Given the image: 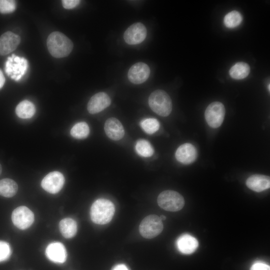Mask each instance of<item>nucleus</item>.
Instances as JSON below:
<instances>
[{"mask_svg":"<svg viewBox=\"0 0 270 270\" xmlns=\"http://www.w3.org/2000/svg\"><path fill=\"white\" fill-rule=\"evenodd\" d=\"M46 45L50 53L56 58L68 56L73 48L72 40L64 34L59 32H52L48 36Z\"/></svg>","mask_w":270,"mask_h":270,"instance_id":"nucleus-1","label":"nucleus"},{"mask_svg":"<svg viewBox=\"0 0 270 270\" xmlns=\"http://www.w3.org/2000/svg\"><path fill=\"white\" fill-rule=\"evenodd\" d=\"M114 211V204L111 201L105 198H99L91 206L90 218L96 224H104L112 220Z\"/></svg>","mask_w":270,"mask_h":270,"instance_id":"nucleus-2","label":"nucleus"},{"mask_svg":"<svg viewBox=\"0 0 270 270\" xmlns=\"http://www.w3.org/2000/svg\"><path fill=\"white\" fill-rule=\"evenodd\" d=\"M148 104L154 112L162 116H168L172 112L171 98L163 90L154 91L148 98Z\"/></svg>","mask_w":270,"mask_h":270,"instance_id":"nucleus-3","label":"nucleus"},{"mask_svg":"<svg viewBox=\"0 0 270 270\" xmlns=\"http://www.w3.org/2000/svg\"><path fill=\"white\" fill-rule=\"evenodd\" d=\"M158 204L162 209L169 212H177L184 205L183 196L178 192L172 190L162 192L158 197Z\"/></svg>","mask_w":270,"mask_h":270,"instance_id":"nucleus-4","label":"nucleus"},{"mask_svg":"<svg viewBox=\"0 0 270 270\" xmlns=\"http://www.w3.org/2000/svg\"><path fill=\"white\" fill-rule=\"evenodd\" d=\"M164 228L162 220L157 215L152 214L145 217L141 222L139 231L141 236L146 238H152L161 233Z\"/></svg>","mask_w":270,"mask_h":270,"instance_id":"nucleus-5","label":"nucleus"},{"mask_svg":"<svg viewBox=\"0 0 270 270\" xmlns=\"http://www.w3.org/2000/svg\"><path fill=\"white\" fill-rule=\"evenodd\" d=\"M28 66V62L25 58L13 54L6 62L5 71L12 79L18 81L25 74Z\"/></svg>","mask_w":270,"mask_h":270,"instance_id":"nucleus-6","label":"nucleus"},{"mask_svg":"<svg viewBox=\"0 0 270 270\" xmlns=\"http://www.w3.org/2000/svg\"><path fill=\"white\" fill-rule=\"evenodd\" d=\"M225 116V108L218 102L210 104L206 108L204 116L208 124L212 128H217L222 124Z\"/></svg>","mask_w":270,"mask_h":270,"instance_id":"nucleus-7","label":"nucleus"},{"mask_svg":"<svg viewBox=\"0 0 270 270\" xmlns=\"http://www.w3.org/2000/svg\"><path fill=\"white\" fill-rule=\"evenodd\" d=\"M34 214L28 208L20 206L12 212V220L18 228L25 230L28 228L34 222Z\"/></svg>","mask_w":270,"mask_h":270,"instance_id":"nucleus-8","label":"nucleus"},{"mask_svg":"<svg viewBox=\"0 0 270 270\" xmlns=\"http://www.w3.org/2000/svg\"><path fill=\"white\" fill-rule=\"evenodd\" d=\"M147 35L146 26L141 22L134 23L124 32V39L128 44H137L142 42Z\"/></svg>","mask_w":270,"mask_h":270,"instance_id":"nucleus-9","label":"nucleus"},{"mask_svg":"<svg viewBox=\"0 0 270 270\" xmlns=\"http://www.w3.org/2000/svg\"><path fill=\"white\" fill-rule=\"evenodd\" d=\"M64 182L63 174L57 171L50 172L42 179L41 185L43 189L50 194H56L62 188Z\"/></svg>","mask_w":270,"mask_h":270,"instance_id":"nucleus-10","label":"nucleus"},{"mask_svg":"<svg viewBox=\"0 0 270 270\" xmlns=\"http://www.w3.org/2000/svg\"><path fill=\"white\" fill-rule=\"evenodd\" d=\"M150 72V68L146 64L138 62L130 68L128 73V77L132 84H140L148 80Z\"/></svg>","mask_w":270,"mask_h":270,"instance_id":"nucleus-11","label":"nucleus"},{"mask_svg":"<svg viewBox=\"0 0 270 270\" xmlns=\"http://www.w3.org/2000/svg\"><path fill=\"white\" fill-rule=\"evenodd\" d=\"M110 103L111 100L108 94L104 92H98L90 98L87 109L91 114H97L108 108Z\"/></svg>","mask_w":270,"mask_h":270,"instance_id":"nucleus-12","label":"nucleus"},{"mask_svg":"<svg viewBox=\"0 0 270 270\" xmlns=\"http://www.w3.org/2000/svg\"><path fill=\"white\" fill-rule=\"evenodd\" d=\"M20 42L19 36L10 31L0 37V54L6 55L15 50Z\"/></svg>","mask_w":270,"mask_h":270,"instance_id":"nucleus-13","label":"nucleus"},{"mask_svg":"<svg viewBox=\"0 0 270 270\" xmlns=\"http://www.w3.org/2000/svg\"><path fill=\"white\" fill-rule=\"evenodd\" d=\"M46 255L50 261L60 264L65 262L67 257L66 249L60 242L50 244L46 249Z\"/></svg>","mask_w":270,"mask_h":270,"instance_id":"nucleus-14","label":"nucleus"},{"mask_svg":"<svg viewBox=\"0 0 270 270\" xmlns=\"http://www.w3.org/2000/svg\"><path fill=\"white\" fill-rule=\"evenodd\" d=\"M175 156L179 162L188 164L195 161L197 156V151L194 145L185 143L177 148Z\"/></svg>","mask_w":270,"mask_h":270,"instance_id":"nucleus-15","label":"nucleus"},{"mask_svg":"<svg viewBox=\"0 0 270 270\" xmlns=\"http://www.w3.org/2000/svg\"><path fill=\"white\" fill-rule=\"evenodd\" d=\"M104 128L106 136L112 140H120L124 136V127L116 118H108L105 122Z\"/></svg>","mask_w":270,"mask_h":270,"instance_id":"nucleus-16","label":"nucleus"},{"mask_svg":"<svg viewBox=\"0 0 270 270\" xmlns=\"http://www.w3.org/2000/svg\"><path fill=\"white\" fill-rule=\"evenodd\" d=\"M178 250L184 254H191L198 248L197 240L189 234H183L180 236L176 242Z\"/></svg>","mask_w":270,"mask_h":270,"instance_id":"nucleus-17","label":"nucleus"},{"mask_svg":"<svg viewBox=\"0 0 270 270\" xmlns=\"http://www.w3.org/2000/svg\"><path fill=\"white\" fill-rule=\"evenodd\" d=\"M246 185L254 192H261L270 188V178L266 176L254 174L246 180Z\"/></svg>","mask_w":270,"mask_h":270,"instance_id":"nucleus-18","label":"nucleus"},{"mask_svg":"<svg viewBox=\"0 0 270 270\" xmlns=\"http://www.w3.org/2000/svg\"><path fill=\"white\" fill-rule=\"evenodd\" d=\"M59 228L64 237L70 238L74 237L77 232L76 222L72 218H65L59 223Z\"/></svg>","mask_w":270,"mask_h":270,"instance_id":"nucleus-19","label":"nucleus"},{"mask_svg":"<svg viewBox=\"0 0 270 270\" xmlns=\"http://www.w3.org/2000/svg\"><path fill=\"white\" fill-rule=\"evenodd\" d=\"M36 108L34 105L28 100L20 102L16 108V115L21 118H30L34 114Z\"/></svg>","mask_w":270,"mask_h":270,"instance_id":"nucleus-20","label":"nucleus"},{"mask_svg":"<svg viewBox=\"0 0 270 270\" xmlns=\"http://www.w3.org/2000/svg\"><path fill=\"white\" fill-rule=\"evenodd\" d=\"M18 186L14 180L4 178L0 180V195L6 198H11L17 192Z\"/></svg>","mask_w":270,"mask_h":270,"instance_id":"nucleus-21","label":"nucleus"},{"mask_svg":"<svg viewBox=\"0 0 270 270\" xmlns=\"http://www.w3.org/2000/svg\"><path fill=\"white\" fill-rule=\"evenodd\" d=\"M250 72L249 65L244 62H238L234 64L230 69V76L236 80H241L246 78Z\"/></svg>","mask_w":270,"mask_h":270,"instance_id":"nucleus-22","label":"nucleus"},{"mask_svg":"<svg viewBox=\"0 0 270 270\" xmlns=\"http://www.w3.org/2000/svg\"><path fill=\"white\" fill-rule=\"evenodd\" d=\"M90 133V128L85 122H80L74 124L70 130L72 136L78 139L86 138Z\"/></svg>","mask_w":270,"mask_h":270,"instance_id":"nucleus-23","label":"nucleus"},{"mask_svg":"<svg viewBox=\"0 0 270 270\" xmlns=\"http://www.w3.org/2000/svg\"><path fill=\"white\" fill-rule=\"evenodd\" d=\"M135 149L140 156L144 157L151 156L154 152L150 144L144 140H138L136 144Z\"/></svg>","mask_w":270,"mask_h":270,"instance_id":"nucleus-24","label":"nucleus"},{"mask_svg":"<svg viewBox=\"0 0 270 270\" xmlns=\"http://www.w3.org/2000/svg\"><path fill=\"white\" fill-rule=\"evenodd\" d=\"M242 20L240 13L236 10L228 13L224 18V24L228 28H234L240 24Z\"/></svg>","mask_w":270,"mask_h":270,"instance_id":"nucleus-25","label":"nucleus"},{"mask_svg":"<svg viewBox=\"0 0 270 270\" xmlns=\"http://www.w3.org/2000/svg\"><path fill=\"white\" fill-rule=\"evenodd\" d=\"M140 126L147 134H151L156 132L160 128L158 121L154 118H148L142 120Z\"/></svg>","mask_w":270,"mask_h":270,"instance_id":"nucleus-26","label":"nucleus"},{"mask_svg":"<svg viewBox=\"0 0 270 270\" xmlns=\"http://www.w3.org/2000/svg\"><path fill=\"white\" fill-rule=\"evenodd\" d=\"M16 8V4L12 0H0V12L8 14L14 12Z\"/></svg>","mask_w":270,"mask_h":270,"instance_id":"nucleus-27","label":"nucleus"},{"mask_svg":"<svg viewBox=\"0 0 270 270\" xmlns=\"http://www.w3.org/2000/svg\"><path fill=\"white\" fill-rule=\"evenodd\" d=\"M11 254V249L9 244L0 240V262L7 260Z\"/></svg>","mask_w":270,"mask_h":270,"instance_id":"nucleus-28","label":"nucleus"},{"mask_svg":"<svg viewBox=\"0 0 270 270\" xmlns=\"http://www.w3.org/2000/svg\"><path fill=\"white\" fill-rule=\"evenodd\" d=\"M80 2L78 0H62V4L64 8L72 9L78 6Z\"/></svg>","mask_w":270,"mask_h":270,"instance_id":"nucleus-29","label":"nucleus"},{"mask_svg":"<svg viewBox=\"0 0 270 270\" xmlns=\"http://www.w3.org/2000/svg\"><path fill=\"white\" fill-rule=\"evenodd\" d=\"M250 270H270V267L264 263L257 262L252 265Z\"/></svg>","mask_w":270,"mask_h":270,"instance_id":"nucleus-30","label":"nucleus"},{"mask_svg":"<svg viewBox=\"0 0 270 270\" xmlns=\"http://www.w3.org/2000/svg\"><path fill=\"white\" fill-rule=\"evenodd\" d=\"M112 270H129L127 266L124 264H118L116 265Z\"/></svg>","mask_w":270,"mask_h":270,"instance_id":"nucleus-31","label":"nucleus"},{"mask_svg":"<svg viewBox=\"0 0 270 270\" xmlns=\"http://www.w3.org/2000/svg\"><path fill=\"white\" fill-rule=\"evenodd\" d=\"M5 82V78L2 72L0 70V88H2Z\"/></svg>","mask_w":270,"mask_h":270,"instance_id":"nucleus-32","label":"nucleus"},{"mask_svg":"<svg viewBox=\"0 0 270 270\" xmlns=\"http://www.w3.org/2000/svg\"><path fill=\"white\" fill-rule=\"evenodd\" d=\"M160 218L162 221L166 219V217L164 215H162L160 216Z\"/></svg>","mask_w":270,"mask_h":270,"instance_id":"nucleus-33","label":"nucleus"},{"mask_svg":"<svg viewBox=\"0 0 270 270\" xmlns=\"http://www.w3.org/2000/svg\"><path fill=\"white\" fill-rule=\"evenodd\" d=\"M2 168L1 164H0V175L2 174Z\"/></svg>","mask_w":270,"mask_h":270,"instance_id":"nucleus-34","label":"nucleus"},{"mask_svg":"<svg viewBox=\"0 0 270 270\" xmlns=\"http://www.w3.org/2000/svg\"><path fill=\"white\" fill-rule=\"evenodd\" d=\"M268 90L270 91V84H268Z\"/></svg>","mask_w":270,"mask_h":270,"instance_id":"nucleus-35","label":"nucleus"}]
</instances>
